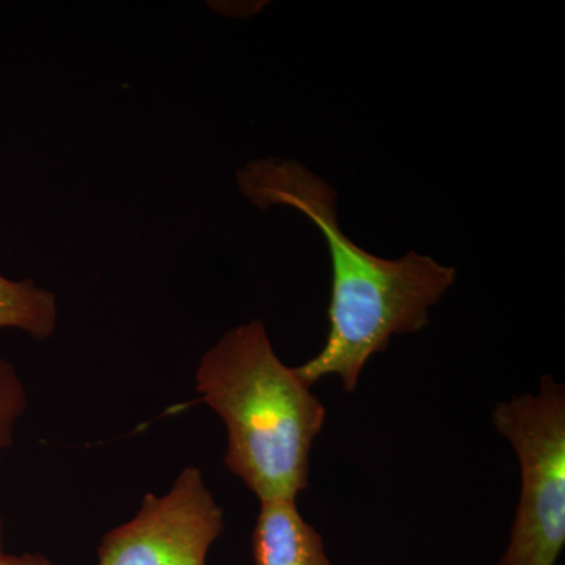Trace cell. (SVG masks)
I'll return each mask as SVG.
<instances>
[{
    "mask_svg": "<svg viewBox=\"0 0 565 565\" xmlns=\"http://www.w3.org/2000/svg\"><path fill=\"white\" fill-rule=\"evenodd\" d=\"M236 178L253 206L299 211L326 239L332 263L329 332L318 355L296 370L310 386L337 375L352 394L366 363L385 352L394 337L422 332L430 322V308L455 285V267L416 252L386 259L364 250L341 230L337 191L303 163L256 159Z\"/></svg>",
    "mask_w": 565,
    "mask_h": 565,
    "instance_id": "1",
    "label": "cell"
},
{
    "mask_svg": "<svg viewBox=\"0 0 565 565\" xmlns=\"http://www.w3.org/2000/svg\"><path fill=\"white\" fill-rule=\"evenodd\" d=\"M196 393L226 427L225 465L259 501L297 500L326 405L281 362L259 319L234 327L200 360Z\"/></svg>",
    "mask_w": 565,
    "mask_h": 565,
    "instance_id": "2",
    "label": "cell"
},
{
    "mask_svg": "<svg viewBox=\"0 0 565 565\" xmlns=\"http://www.w3.org/2000/svg\"><path fill=\"white\" fill-rule=\"evenodd\" d=\"M498 434L520 467V497L494 565H556L565 546V385L542 375L537 394L498 403Z\"/></svg>",
    "mask_w": 565,
    "mask_h": 565,
    "instance_id": "3",
    "label": "cell"
},
{
    "mask_svg": "<svg viewBox=\"0 0 565 565\" xmlns=\"http://www.w3.org/2000/svg\"><path fill=\"white\" fill-rule=\"evenodd\" d=\"M225 514L200 468L185 467L169 492L147 493L129 522L103 535L99 565H207Z\"/></svg>",
    "mask_w": 565,
    "mask_h": 565,
    "instance_id": "4",
    "label": "cell"
},
{
    "mask_svg": "<svg viewBox=\"0 0 565 565\" xmlns=\"http://www.w3.org/2000/svg\"><path fill=\"white\" fill-rule=\"evenodd\" d=\"M252 555L255 565H332L322 535L291 498L259 501Z\"/></svg>",
    "mask_w": 565,
    "mask_h": 565,
    "instance_id": "5",
    "label": "cell"
},
{
    "mask_svg": "<svg viewBox=\"0 0 565 565\" xmlns=\"http://www.w3.org/2000/svg\"><path fill=\"white\" fill-rule=\"evenodd\" d=\"M57 316V297L50 289L0 274V329H18L46 340L55 332Z\"/></svg>",
    "mask_w": 565,
    "mask_h": 565,
    "instance_id": "6",
    "label": "cell"
},
{
    "mask_svg": "<svg viewBox=\"0 0 565 565\" xmlns=\"http://www.w3.org/2000/svg\"><path fill=\"white\" fill-rule=\"evenodd\" d=\"M29 397L17 367L0 356V452L13 444L14 429L28 411ZM0 552H3V522L0 519Z\"/></svg>",
    "mask_w": 565,
    "mask_h": 565,
    "instance_id": "7",
    "label": "cell"
},
{
    "mask_svg": "<svg viewBox=\"0 0 565 565\" xmlns=\"http://www.w3.org/2000/svg\"><path fill=\"white\" fill-rule=\"evenodd\" d=\"M0 565H55L50 557L40 553H24V555H9L0 552Z\"/></svg>",
    "mask_w": 565,
    "mask_h": 565,
    "instance_id": "8",
    "label": "cell"
}]
</instances>
